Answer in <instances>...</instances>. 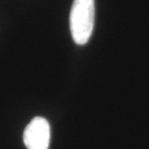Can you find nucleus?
Returning <instances> with one entry per match:
<instances>
[{"mask_svg": "<svg viewBox=\"0 0 149 149\" xmlns=\"http://www.w3.org/2000/svg\"><path fill=\"white\" fill-rule=\"evenodd\" d=\"M94 0H74L70 14V29L74 43L84 45L94 27Z\"/></svg>", "mask_w": 149, "mask_h": 149, "instance_id": "f257e3e1", "label": "nucleus"}, {"mask_svg": "<svg viewBox=\"0 0 149 149\" xmlns=\"http://www.w3.org/2000/svg\"><path fill=\"white\" fill-rule=\"evenodd\" d=\"M50 128L44 117L33 118L23 132V142L27 149H49Z\"/></svg>", "mask_w": 149, "mask_h": 149, "instance_id": "f03ea898", "label": "nucleus"}]
</instances>
